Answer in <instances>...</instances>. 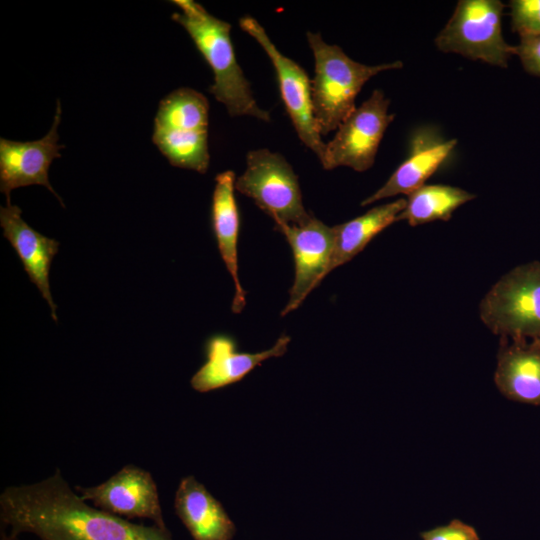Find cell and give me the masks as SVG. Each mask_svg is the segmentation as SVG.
I'll return each mask as SVG.
<instances>
[{
  "label": "cell",
  "instance_id": "obj_9",
  "mask_svg": "<svg viewBox=\"0 0 540 540\" xmlns=\"http://www.w3.org/2000/svg\"><path fill=\"white\" fill-rule=\"evenodd\" d=\"M243 31L263 48L271 60L286 112L302 143L313 151L319 161L323 159L326 143L322 141L312 103V82L306 71L294 60L283 55L269 38L265 29L253 17L239 20Z\"/></svg>",
  "mask_w": 540,
  "mask_h": 540
},
{
  "label": "cell",
  "instance_id": "obj_18",
  "mask_svg": "<svg viewBox=\"0 0 540 540\" xmlns=\"http://www.w3.org/2000/svg\"><path fill=\"white\" fill-rule=\"evenodd\" d=\"M175 512L194 540H232L236 527L221 503L193 476L177 488Z\"/></svg>",
  "mask_w": 540,
  "mask_h": 540
},
{
  "label": "cell",
  "instance_id": "obj_4",
  "mask_svg": "<svg viewBox=\"0 0 540 540\" xmlns=\"http://www.w3.org/2000/svg\"><path fill=\"white\" fill-rule=\"evenodd\" d=\"M209 102L200 92L178 88L159 103L152 141L172 166L207 172Z\"/></svg>",
  "mask_w": 540,
  "mask_h": 540
},
{
  "label": "cell",
  "instance_id": "obj_12",
  "mask_svg": "<svg viewBox=\"0 0 540 540\" xmlns=\"http://www.w3.org/2000/svg\"><path fill=\"white\" fill-rule=\"evenodd\" d=\"M61 103L57 100L52 126L39 140L18 142L0 138V191L10 203L12 190L29 185H42L51 191L61 202L60 196L49 182L48 171L52 161L60 158L58 126L61 122Z\"/></svg>",
  "mask_w": 540,
  "mask_h": 540
},
{
  "label": "cell",
  "instance_id": "obj_16",
  "mask_svg": "<svg viewBox=\"0 0 540 540\" xmlns=\"http://www.w3.org/2000/svg\"><path fill=\"white\" fill-rule=\"evenodd\" d=\"M235 181L236 176L232 170L216 175L211 203V226L220 256L234 281L232 311L240 313L246 305V292L238 274L240 214L234 194Z\"/></svg>",
  "mask_w": 540,
  "mask_h": 540
},
{
  "label": "cell",
  "instance_id": "obj_23",
  "mask_svg": "<svg viewBox=\"0 0 540 540\" xmlns=\"http://www.w3.org/2000/svg\"><path fill=\"white\" fill-rule=\"evenodd\" d=\"M515 55L528 73L540 77V35L520 36Z\"/></svg>",
  "mask_w": 540,
  "mask_h": 540
},
{
  "label": "cell",
  "instance_id": "obj_8",
  "mask_svg": "<svg viewBox=\"0 0 540 540\" xmlns=\"http://www.w3.org/2000/svg\"><path fill=\"white\" fill-rule=\"evenodd\" d=\"M389 105L384 92L376 89L356 107L326 143L323 168L346 166L364 172L372 167L384 133L395 117L388 112Z\"/></svg>",
  "mask_w": 540,
  "mask_h": 540
},
{
  "label": "cell",
  "instance_id": "obj_17",
  "mask_svg": "<svg viewBox=\"0 0 540 540\" xmlns=\"http://www.w3.org/2000/svg\"><path fill=\"white\" fill-rule=\"evenodd\" d=\"M495 384L508 399L540 406V344L502 338Z\"/></svg>",
  "mask_w": 540,
  "mask_h": 540
},
{
  "label": "cell",
  "instance_id": "obj_14",
  "mask_svg": "<svg viewBox=\"0 0 540 540\" xmlns=\"http://www.w3.org/2000/svg\"><path fill=\"white\" fill-rule=\"evenodd\" d=\"M457 145L456 139H443L431 128H421L411 139L408 157L375 193L362 201L369 205L396 195H409L438 170Z\"/></svg>",
  "mask_w": 540,
  "mask_h": 540
},
{
  "label": "cell",
  "instance_id": "obj_22",
  "mask_svg": "<svg viewBox=\"0 0 540 540\" xmlns=\"http://www.w3.org/2000/svg\"><path fill=\"white\" fill-rule=\"evenodd\" d=\"M423 540H480L477 531L458 519L421 533Z\"/></svg>",
  "mask_w": 540,
  "mask_h": 540
},
{
  "label": "cell",
  "instance_id": "obj_6",
  "mask_svg": "<svg viewBox=\"0 0 540 540\" xmlns=\"http://www.w3.org/2000/svg\"><path fill=\"white\" fill-rule=\"evenodd\" d=\"M504 5L499 0H460L447 24L435 38L437 48L471 60L506 68L515 46L502 34Z\"/></svg>",
  "mask_w": 540,
  "mask_h": 540
},
{
  "label": "cell",
  "instance_id": "obj_19",
  "mask_svg": "<svg viewBox=\"0 0 540 540\" xmlns=\"http://www.w3.org/2000/svg\"><path fill=\"white\" fill-rule=\"evenodd\" d=\"M405 206L406 199L399 198L334 226V246L327 274L360 253L378 233L396 221Z\"/></svg>",
  "mask_w": 540,
  "mask_h": 540
},
{
  "label": "cell",
  "instance_id": "obj_13",
  "mask_svg": "<svg viewBox=\"0 0 540 540\" xmlns=\"http://www.w3.org/2000/svg\"><path fill=\"white\" fill-rule=\"evenodd\" d=\"M281 335L270 349L257 353L240 352L235 340L226 334H215L205 343L206 362L191 378V386L198 392H209L242 380L263 361L280 357L290 343Z\"/></svg>",
  "mask_w": 540,
  "mask_h": 540
},
{
  "label": "cell",
  "instance_id": "obj_24",
  "mask_svg": "<svg viewBox=\"0 0 540 540\" xmlns=\"http://www.w3.org/2000/svg\"><path fill=\"white\" fill-rule=\"evenodd\" d=\"M16 536L13 534L6 535L5 533L2 534L1 540H15Z\"/></svg>",
  "mask_w": 540,
  "mask_h": 540
},
{
  "label": "cell",
  "instance_id": "obj_7",
  "mask_svg": "<svg viewBox=\"0 0 540 540\" xmlns=\"http://www.w3.org/2000/svg\"><path fill=\"white\" fill-rule=\"evenodd\" d=\"M235 189L278 224H299L308 219L302 194L291 165L279 153L261 148L246 156V169L236 178Z\"/></svg>",
  "mask_w": 540,
  "mask_h": 540
},
{
  "label": "cell",
  "instance_id": "obj_3",
  "mask_svg": "<svg viewBox=\"0 0 540 540\" xmlns=\"http://www.w3.org/2000/svg\"><path fill=\"white\" fill-rule=\"evenodd\" d=\"M307 40L315 62L312 103L321 136L337 130L355 110L356 97L369 79L403 66L401 61L374 66L356 62L339 46L324 42L320 33L307 32Z\"/></svg>",
  "mask_w": 540,
  "mask_h": 540
},
{
  "label": "cell",
  "instance_id": "obj_5",
  "mask_svg": "<svg viewBox=\"0 0 540 540\" xmlns=\"http://www.w3.org/2000/svg\"><path fill=\"white\" fill-rule=\"evenodd\" d=\"M479 315L501 338L540 337V262L522 264L502 276L481 300Z\"/></svg>",
  "mask_w": 540,
  "mask_h": 540
},
{
  "label": "cell",
  "instance_id": "obj_25",
  "mask_svg": "<svg viewBox=\"0 0 540 540\" xmlns=\"http://www.w3.org/2000/svg\"><path fill=\"white\" fill-rule=\"evenodd\" d=\"M540 344V337H538L536 340H534Z\"/></svg>",
  "mask_w": 540,
  "mask_h": 540
},
{
  "label": "cell",
  "instance_id": "obj_2",
  "mask_svg": "<svg viewBox=\"0 0 540 540\" xmlns=\"http://www.w3.org/2000/svg\"><path fill=\"white\" fill-rule=\"evenodd\" d=\"M172 3L179 9L172 14V20L187 31L213 72L209 92L225 106L231 117L250 116L269 122L270 113L257 104L236 59L231 25L211 15L193 0H173Z\"/></svg>",
  "mask_w": 540,
  "mask_h": 540
},
{
  "label": "cell",
  "instance_id": "obj_21",
  "mask_svg": "<svg viewBox=\"0 0 540 540\" xmlns=\"http://www.w3.org/2000/svg\"><path fill=\"white\" fill-rule=\"evenodd\" d=\"M512 29L519 36L540 35V0L510 2Z\"/></svg>",
  "mask_w": 540,
  "mask_h": 540
},
{
  "label": "cell",
  "instance_id": "obj_1",
  "mask_svg": "<svg viewBox=\"0 0 540 540\" xmlns=\"http://www.w3.org/2000/svg\"><path fill=\"white\" fill-rule=\"evenodd\" d=\"M0 516L11 534L31 533L41 540H173L167 528L132 523L90 506L59 470L40 482L6 488Z\"/></svg>",
  "mask_w": 540,
  "mask_h": 540
},
{
  "label": "cell",
  "instance_id": "obj_10",
  "mask_svg": "<svg viewBox=\"0 0 540 540\" xmlns=\"http://www.w3.org/2000/svg\"><path fill=\"white\" fill-rule=\"evenodd\" d=\"M291 247L294 280L281 315L296 310L327 275L334 246V230L311 215L299 224H278Z\"/></svg>",
  "mask_w": 540,
  "mask_h": 540
},
{
  "label": "cell",
  "instance_id": "obj_15",
  "mask_svg": "<svg viewBox=\"0 0 540 540\" xmlns=\"http://www.w3.org/2000/svg\"><path fill=\"white\" fill-rule=\"evenodd\" d=\"M21 209L10 203L0 207V225L4 237L16 251L29 279L48 303L57 322L56 304L50 291L49 274L59 242L42 235L22 219Z\"/></svg>",
  "mask_w": 540,
  "mask_h": 540
},
{
  "label": "cell",
  "instance_id": "obj_11",
  "mask_svg": "<svg viewBox=\"0 0 540 540\" xmlns=\"http://www.w3.org/2000/svg\"><path fill=\"white\" fill-rule=\"evenodd\" d=\"M77 490L96 508L127 519H150L166 529L157 486L151 474L138 466L126 465L105 482Z\"/></svg>",
  "mask_w": 540,
  "mask_h": 540
},
{
  "label": "cell",
  "instance_id": "obj_20",
  "mask_svg": "<svg viewBox=\"0 0 540 540\" xmlns=\"http://www.w3.org/2000/svg\"><path fill=\"white\" fill-rule=\"evenodd\" d=\"M473 198L475 195L458 187L425 184L408 195L406 206L396 221H407L410 226L448 221L456 209Z\"/></svg>",
  "mask_w": 540,
  "mask_h": 540
}]
</instances>
